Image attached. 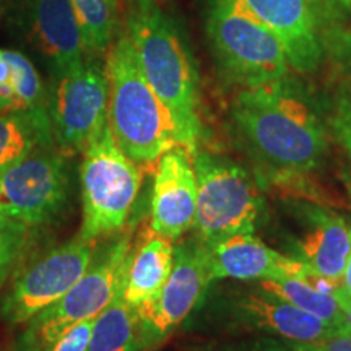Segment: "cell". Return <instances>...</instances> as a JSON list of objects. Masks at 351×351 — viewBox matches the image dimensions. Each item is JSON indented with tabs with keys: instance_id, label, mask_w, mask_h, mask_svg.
Masks as SVG:
<instances>
[{
	"instance_id": "cell-10",
	"label": "cell",
	"mask_w": 351,
	"mask_h": 351,
	"mask_svg": "<svg viewBox=\"0 0 351 351\" xmlns=\"http://www.w3.org/2000/svg\"><path fill=\"white\" fill-rule=\"evenodd\" d=\"M67 194L64 156L39 148L0 174V215L28 226L51 223L64 208Z\"/></svg>"
},
{
	"instance_id": "cell-35",
	"label": "cell",
	"mask_w": 351,
	"mask_h": 351,
	"mask_svg": "<svg viewBox=\"0 0 351 351\" xmlns=\"http://www.w3.org/2000/svg\"><path fill=\"white\" fill-rule=\"evenodd\" d=\"M343 2H346V3H350V5H351V0H343Z\"/></svg>"
},
{
	"instance_id": "cell-23",
	"label": "cell",
	"mask_w": 351,
	"mask_h": 351,
	"mask_svg": "<svg viewBox=\"0 0 351 351\" xmlns=\"http://www.w3.org/2000/svg\"><path fill=\"white\" fill-rule=\"evenodd\" d=\"M72 3L80 25L86 56L108 52L114 43L119 20L109 7L108 0H72Z\"/></svg>"
},
{
	"instance_id": "cell-15",
	"label": "cell",
	"mask_w": 351,
	"mask_h": 351,
	"mask_svg": "<svg viewBox=\"0 0 351 351\" xmlns=\"http://www.w3.org/2000/svg\"><path fill=\"white\" fill-rule=\"evenodd\" d=\"M213 280H282L302 278L307 267L296 257L283 256L254 234H234L218 243L205 244Z\"/></svg>"
},
{
	"instance_id": "cell-20",
	"label": "cell",
	"mask_w": 351,
	"mask_h": 351,
	"mask_svg": "<svg viewBox=\"0 0 351 351\" xmlns=\"http://www.w3.org/2000/svg\"><path fill=\"white\" fill-rule=\"evenodd\" d=\"M43 83L28 57L0 49V114L39 108Z\"/></svg>"
},
{
	"instance_id": "cell-32",
	"label": "cell",
	"mask_w": 351,
	"mask_h": 351,
	"mask_svg": "<svg viewBox=\"0 0 351 351\" xmlns=\"http://www.w3.org/2000/svg\"><path fill=\"white\" fill-rule=\"evenodd\" d=\"M341 56L345 57V60L351 65V36H346L341 39Z\"/></svg>"
},
{
	"instance_id": "cell-29",
	"label": "cell",
	"mask_w": 351,
	"mask_h": 351,
	"mask_svg": "<svg viewBox=\"0 0 351 351\" xmlns=\"http://www.w3.org/2000/svg\"><path fill=\"white\" fill-rule=\"evenodd\" d=\"M135 2H137V0H108L109 7L112 8L114 13H116L117 19H119V16L124 19L125 13L129 12L132 7H134Z\"/></svg>"
},
{
	"instance_id": "cell-19",
	"label": "cell",
	"mask_w": 351,
	"mask_h": 351,
	"mask_svg": "<svg viewBox=\"0 0 351 351\" xmlns=\"http://www.w3.org/2000/svg\"><path fill=\"white\" fill-rule=\"evenodd\" d=\"M51 143V121L44 109L0 116V166H8Z\"/></svg>"
},
{
	"instance_id": "cell-24",
	"label": "cell",
	"mask_w": 351,
	"mask_h": 351,
	"mask_svg": "<svg viewBox=\"0 0 351 351\" xmlns=\"http://www.w3.org/2000/svg\"><path fill=\"white\" fill-rule=\"evenodd\" d=\"M28 236L26 223L0 215V288L23 256Z\"/></svg>"
},
{
	"instance_id": "cell-11",
	"label": "cell",
	"mask_w": 351,
	"mask_h": 351,
	"mask_svg": "<svg viewBox=\"0 0 351 351\" xmlns=\"http://www.w3.org/2000/svg\"><path fill=\"white\" fill-rule=\"evenodd\" d=\"M54 134L64 153L83 152L109 122L106 65L86 59L60 75L52 109Z\"/></svg>"
},
{
	"instance_id": "cell-2",
	"label": "cell",
	"mask_w": 351,
	"mask_h": 351,
	"mask_svg": "<svg viewBox=\"0 0 351 351\" xmlns=\"http://www.w3.org/2000/svg\"><path fill=\"white\" fill-rule=\"evenodd\" d=\"M124 20L145 77L173 117L178 143L194 156L202 137L199 88L178 26L155 0H137Z\"/></svg>"
},
{
	"instance_id": "cell-22",
	"label": "cell",
	"mask_w": 351,
	"mask_h": 351,
	"mask_svg": "<svg viewBox=\"0 0 351 351\" xmlns=\"http://www.w3.org/2000/svg\"><path fill=\"white\" fill-rule=\"evenodd\" d=\"M261 288L283 298V300L289 301L306 313L315 315V317L326 320L333 327H348L343 309H341L337 296L320 291L309 282H306L304 278L289 276V278L282 280H263L261 282Z\"/></svg>"
},
{
	"instance_id": "cell-33",
	"label": "cell",
	"mask_w": 351,
	"mask_h": 351,
	"mask_svg": "<svg viewBox=\"0 0 351 351\" xmlns=\"http://www.w3.org/2000/svg\"><path fill=\"white\" fill-rule=\"evenodd\" d=\"M345 184H346V187H348L350 197H351V173H348V174L345 176Z\"/></svg>"
},
{
	"instance_id": "cell-21",
	"label": "cell",
	"mask_w": 351,
	"mask_h": 351,
	"mask_svg": "<svg viewBox=\"0 0 351 351\" xmlns=\"http://www.w3.org/2000/svg\"><path fill=\"white\" fill-rule=\"evenodd\" d=\"M86 351H143L135 307L121 295L95 319Z\"/></svg>"
},
{
	"instance_id": "cell-17",
	"label": "cell",
	"mask_w": 351,
	"mask_h": 351,
	"mask_svg": "<svg viewBox=\"0 0 351 351\" xmlns=\"http://www.w3.org/2000/svg\"><path fill=\"white\" fill-rule=\"evenodd\" d=\"M174 249V241L150 225L134 238L121 285V298L127 304L138 307L161 291L173 270Z\"/></svg>"
},
{
	"instance_id": "cell-7",
	"label": "cell",
	"mask_w": 351,
	"mask_h": 351,
	"mask_svg": "<svg viewBox=\"0 0 351 351\" xmlns=\"http://www.w3.org/2000/svg\"><path fill=\"white\" fill-rule=\"evenodd\" d=\"M132 241L134 226L112 243L104 256L59 301L26 322L28 326L20 340V351H47L65 328L98 317L121 295Z\"/></svg>"
},
{
	"instance_id": "cell-13",
	"label": "cell",
	"mask_w": 351,
	"mask_h": 351,
	"mask_svg": "<svg viewBox=\"0 0 351 351\" xmlns=\"http://www.w3.org/2000/svg\"><path fill=\"white\" fill-rule=\"evenodd\" d=\"M232 319L249 330L261 335L319 343L339 328L326 320L306 313L283 298L263 288L243 293L232 301Z\"/></svg>"
},
{
	"instance_id": "cell-26",
	"label": "cell",
	"mask_w": 351,
	"mask_h": 351,
	"mask_svg": "<svg viewBox=\"0 0 351 351\" xmlns=\"http://www.w3.org/2000/svg\"><path fill=\"white\" fill-rule=\"evenodd\" d=\"M95 319L73 324L60 333L49 345L47 351H86L93 332Z\"/></svg>"
},
{
	"instance_id": "cell-28",
	"label": "cell",
	"mask_w": 351,
	"mask_h": 351,
	"mask_svg": "<svg viewBox=\"0 0 351 351\" xmlns=\"http://www.w3.org/2000/svg\"><path fill=\"white\" fill-rule=\"evenodd\" d=\"M324 351H351V327L339 328L332 337L317 343Z\"/></svg>"
},
{
	"instance_id": "cell-36",
	"label": "cell",
	"mask_w": 351,
	"mask_h": 351,
	"mask_svg": "<svg viewBox=\"0 0 351 351\" xmlns=\"http://www.w3.org/2000/svg\"><path fill=\"white\" fill-rule=\"evenodd\" d=\"M0 351H5V350H0Z\"/></svg>"
},
{
	"instance_id": "cell-25",
	"label": "cell",
	"mask_w": 351,
	"mask_h": 351,
	"mask_svg": "<svg viewBox=\"0 0 351 351\" xmlns=\"http://www.w3.org/2000/svg\"><path fill=\"white\" fill-rule=\"evenodd\" d=\"M223 351H324L317 343H304L280 339V337L261 335L226 346Z\"/></svg>"
},
{
	"instance_id": "cell-9",
	"label": "cell",
	"mask_w": 351,
	"mask_h": 351,
	"mask_svg": "<svg viewBox=\"0 0 351 351\" xmlns=\"http://www.w3.org/2000/svg\"><path fill=\"white\" fill-rule=\"evenodd\" d=\"M96 243L78 236L28 267L2 302V319L10 326H20L59 301L91 267Z\"/></svg>"
},
{
	"instance_id": "cell-8",
	"label": "cell",
	"mask_w": 351,
	"mask_h": 351,
	"mask_svg": "<svg viewBox=\"0 0 351 351\" xmlns=\"http://www.w3.org/2000/svg\"><path fill=\"white\" fill-rule=\"evenodd\" d=\"M212 282L205 244L195 238L178 245L165 287L152 301L135 307L143 350L163 343L195 309Z\"/></svg>"
},
{
	"instance_id": "cell-3",
	"label": "cell",
	"mask_w": 351,
	"mask_h": 351,
	"mask_svg": "<svg viewBox=\"0 0 351 351\" xmlns=\"http://www.w3.org/2000/svg\"><path fill=\"white\" fill-rule=\"evenodd\" d=\"M109 125L117 145L135 165L153 166L178 143L173 117L140 65L129 34L109 46Z\"/></svg>"
},
{
	"instance_id": "cell-6",
	"label": "cell",
	"mask_w": 351,
	"mask_h": 351,
	"mask_svg": "<svg viewBox=\"0 0 351 351\" xmlns=\"http://www.w3.org/2000/svg\"><path fill=\"white\" fill-rule=\"evenodd\" d=\"M197 239L215 244L234 234H254L262 199L257 184L230 158L195 152Z\"/></svg>"
},
{
	"instance_id": "cell-34",
	"label": "cell",
	"mask_w": 351,
	"mask_h": 351,
	"mask_svg": "<svg viewBox=\"0 0 351 351\" xmlns=\"http://www.w3.org/2000/svg\"><path fill=\"white\" fill-rule=\"evenodd\" d=\"M5 168H7V166H0V174L3 173V169H5Z\"/></svg>"
},
{
	"instance_id": "cell-18",
	"label": "cell",
	"mask_w": 351,
	"mask_h": 351,
	"mask_svg": "<svg viewBox=\"0 0 351 351\" xmlns=\"http://www.w3.org/2000/svg\"><path fill=\"white\" fill-rule=\"evenodd\" d=\"M39 47L60 75L86 60L80 25L72 0H33Z\"/></svg>"
},
{
	"instance_id": "cell-30",
	"label": "cell",
	"mask_w": 351,
	"mask_h": 351,
	"mask_svg": "<svg viewBox=\"0 0 351 351\" xmlns=\"http://www.w3.org/2000/svg\"><path fill=\"white\" fill-rule=\"evenodd\" d=\"M337 300H339L341 309H343V314H345V319H346V324L351 327V296L346 295L343 291V287H341L339 291L335 293Z\"/></svg>"
},
{
	"instance_id": "cell-16",
	"label": "cell",
	"mask_w": 351,
	"mask_h": 351,
	"mask_svg": "<svg viewBox=\"0 0 351 351\" xmlns=\"http://www.w3.org/2000/svg\"><path fill=\"white\" fill-rule=\"evenodd\" d=\"M296 258L315 275L341 282L351 252V226L343 217L319 205L301 208Z\"/></svg>"
},
{
	"instance_id": "cell-14",
	"label": "cell",
	"mask_w": 351,
	"mask_h": 351,
	"mask_svg": "<svg viewBox=\"0 0 351 351\" xmlns=\"http://www.w3.org/2000/svg\"><path fill=\"white\" fill-rule=\"evenodd\" d=\"M282 41L288 62L309 73L322 60L317 13L313 0H241Z\"/></svg>"
},
{
	"instance_id": "cell-31",
	"label": "cell",
	"mask_w": 351,
	"mask_h": 351,
	"mask_svg": "<svg viewBox=\"0 0 351 351\" xmlns=\"http://www.w3.org/2000/svg\"><path fill=\"white\" fill-rule=\"evenodd\" d=\"M341 287H343V291L346 295L351 296V252L348 256V261H346L343 276H341Z\"/></svg>"
},
{
	"instance_id": "cell-4",
	"label": "cell",
	"mask_w": 351,
	"mask_h": 351,
	"mask_svg": "<svg viewBox=\"0 0 351 351\" xmlns=\"http://www.w3.org/2000/svg\"><path fill=\"white\" fill-rule=\"evenodd\" d=\"M80 178L83 219L78 236L98 241L124 230L142 186V169L121 150L109 122L83 150Z\"/></svg>"
},
{
	"instance_id": "cell-12",
	"label": "cell",
	"mask_w": 351,
	"mask_h": 351,
	"mask_svg": "<svg viewBox=\"0 0 351 351\" xmlns=\"http://www.w3.org/2000/svg\"><path fill=\"white\" fill-rule=\"evenodd\" d=\"M197 215V174L194 156L176 145L158 160L150 205V228L169 239L192 230Z\"/></svg>"
},
{
	"instance_id": "cell-1",
	"label": "cell",
	"mask_w": 351,
	"mask_h": 351,
	"mask_svg": "<svg viewBox=\"0 0 351 351\" xmlns=\"http://www.w3.org/2000/svg\"><path fill=\"white\" fill-rule=\"evenodd\" d=\"M232 121L258 165L263 184L301 189L324 163L327 132L309 99L291 83L244 86L232 104Z\"/></svg>"
},
{
	"instance_id": "cell-27",
	"label": "cell",
	"mask_w": 351,
	"mask_h": 351,
	"mask_svg": "<svg viewBox=\"0 0 351 351\" xmlns=\"http://www.w3.org/2000/svg\"><path fill=\"white\" fill-rule=\"evenodd\" d=\"M330 127L335 138L351 158V98H341L330 117Z\"/></svg>"
},
{
	"instance_id": "cell-5",
	"label": "cell",
	"mask_w": 351,
	"mask_h": 351,
	"mask_svg": "<svg viewBox=\"0 0 351 351\" xmlns=\"http://www.w3.org/2000/svg\"><path fill=\"white\" fill-rule=\"evenodd\" d=\"M207 33L219 67L231 82L256 86L288 75L282 41L241 0H212Z\"/></svg>"
}]
</instances>
